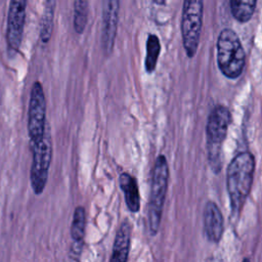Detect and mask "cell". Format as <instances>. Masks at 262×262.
Returning <instances> with one entry per match:
<instances>
[{
    "mask_svg": "<svg viewBox=\"0 0 262 262\" xmlns=\"http://www.w3.org/2000/svg\"><path fill=\"white\" fill-rule=\"evenodd\" d=\"M46 132V99L43 86L35 81L30 93L28 133L31 143L41 140Z\"/></svg>",
    "mask_w": 262,
    "mask_h": 262,
    "instance_id": "obj_7",
    "label": "cell"
},
{
    "mask_svg": "<svg viewBox=\"0 0 262 262\" xmlns=\"http://www.w3.org/2000/svg\"><path fill=\"white\" fill-rule=\"evenodd\" d=\"M32 166H31V185L36 194H41L44 191L48 179V171L52 158V147L50 134L46 130L44 137L32 143Z\"/></svg>",
    "mask_w": 262,
    "mask_h": 262,
    "instance_id": "obj_6",
    "label": "cell"
},
{
    "mask_svg": "<svg viewBox=\"0 0 262 262\" xmlns=\"http://www.w3.org/2000/svg\"><path fill=\"white\" fill-rule=\"evenodd\" d=\"M55 8H56V0L44 1L43 12L40 20V39L44 44L49 42L52 35Z\"/></svg>",
    "mask_w": 262,
    "mask_h": 262,
    "instance_id": "obj_13",
    "label": "cell"
},
{
    "mask_svg": "<svg viewBox=\"0 0 262 262\" xmlns=\"http://www.w3.org/2000/svg\"><path fill=\"white\" fill-rule=\"evenodd\" d=\"M120 0H102L101 44L104 54L112 53L119 23Z\"/></svg>",
    "mask_w": 262,
    "mask_h": 262,
    "instance_id": "obj_9",
    "label": "cell"
},
{
    "mask_svg": "<svg viewBox=\"0 0 262 262\" xmlns=\"http://www.w3.org/2000/svg\"><path fill=\"white\" fill-rule=\"evenodd\" d=\"M152 2L157 5H165L167 0H152Z\"/></svg>",
    "mask_w": 262,
    "mask_h": 262,
    "instance_id": "obj_18",
    "label": "cell"
},
{
    "mask_svg": "<svg viewBox=\"0 0 262 262\" xmlns=\"http://www.w3.org/2000/svg\"><path fill=\"white\" fill-rule=\"evenodd\" d=\"M27 4L28 0H10L9 2L6 41L9 49L13 51L18 50L23 41Z\"/></svg>",
    "mask_w": 262,
    "mask_h": 262,
    "instance_id": "obj_8",
    "label": "cell"
},
{
    "mask_svg": "<svg viewBox=\"0 0 262 262\" xmlns=\"http://www.w3.org/2000/svg\"><path fill=\"white\" fill-rule=\"evenodd\" d=\"M204 0H183L181 16L182 44L186 55L192 58L199 48L203 27Z\"/></svg>",
    "mask_w": 262,
    "mask_h": 262,
    "instance_id": "obj_5",
    "label": "cell"
},
{
    "mask_svg": "<svg viewBox=\"0 0 262 262\" xmlns=\"http://www.w3.org/2000/svg\"><path fill=\"white\" fill-rule=\"evenodd\" d=\"M86 226V212L82 206L76 207L71 225V236L74 242L83 243Z\"/></svg>",
    "mask_w": 262,
    "mask_h": 262,
    "instance_id": "obj_17",
    "label": "cell"
},
{
    "mask_svg": "<svg viewBox=\"0 0 262 262\" xmlns=\"http://www.w3.org/2000/svg\"><path fill=\"white\" fill-rule=\"evenodd\" d=\"M161 52V43L157 35L149 34L146 40V55L144 59L145 71L151 74L157 67L158 58Z\"/></svg>",
    "mask_w": 262,
    "mask_h": 262,
    "instance_id": "obj_15",
    "label": "cell"
},
{
    "mask_svg": "<svg viewBox=\"0 0 262 262\" xmlns=\"http://www.w3.org/2000/svg\"><path fill=\"white\" fill-rule=\"evenodd\" d=\"M119 185L128 210L132 213H137L140 209V195L136 179L128 172H122L119 175Z\"/></svg>",
    "mask_w": 262,
    "mask_h": 262,
    "instance_id": "obj_12",
    "label": "cell"
},
{
    "mask_svg": "<svg viewBox=\"0 0 262 262\" xmlns=\"http://www.w3.org/2000/svg\"><path fill=\"white\" fill-rule=\"evenodd\" d=\"M258 0H229V6L232 16L238 23H248L257 7Z\"/></svg>",
    "mask_w": 262,
    "mask_h": 262,
    "instance_id": "obj_14",
    "label": "cell"
},
{
    "mask_svg": "<svg viewBox=\"0 0 262 262\" xmlns=\"http://www.w3.org/2000/svg\"><path fill=\"white\" fill-rule=\"evenodd\" d=\"M204 231L209 242L217 244L222 238L224 232L223 215L216 203L207 202L204 209Z\"/></svg>",
    "mask_w": 262,
    "mask_h": 262,
    "instance_id": "obj_10",
    "label": "cell"
},
{
    "mask_svg": "<svg viewBox=\"0 0 262 262\" xmlns=\"http://www.w3.org/2000/svg\"><path fill=\"white\" fill-rule=\"evenodd\" d=\"M255 158L250 151L237 154L228 164L226 171V188L229 195L230 210L233 217H238L251 191Z\"/></svg>",
    "mask_w": 262,
    "mask_h": 262,
    "instance_id": "obj_1",
    "label": "cell"
},
{
    "mask_svg": "<svg viewBox=\"0 0 262 262\" xmlns=\"http://www.w3.org/2000/svg\"><path fill=\"white\" fill-rule=\"evenodd\" d=\"M231 120L229 110L222 104L215 105L208 117L206 126L208 162L215 174H219L222 169V145Z\"/></svg>",
    "mask_w": 262,
    "mask_h": 262,
    "instance_id": "obj_2",
    "label": "cell"
},
{
    "mask_svg": "<svg viewBox=\"0 0 262 262\" xmlns=\"http://www.w3.org/2000/svg\"><path fill=\"white\" fill-rule=\"evenodd\" d=\"M217 64L228 79H237L246 64V53L238 35L229 28L223 29L217 38Z\"/></svg>",
    "mask_w": 262,
    "mask_h": 262,
    "instance_id": "obj_3",
    "label": "cell"
},
{
    "mask_svg": "<svg viewBox=\"0 0 262 262\" xmlns=\"http://www.w3.org/2000/svg\"><path fill=\"white\" fill-rule=\"evenodd\" d=\"M169 183V167L167 159L164 155L158 156L156 159L152 174H151V187H150V196L148 202V226L151 235L158 233L164 204L166 200V194L168 190Z\"/></svg>",
    "mask_w": 262,
    "mask_h": 262,
    "instance_id": "obj_4",
    "label": "cell"
},
{
    "mask_svg": "<svg viewBox=\"0 0 262 262\" xmlns=\"http://www.w3.org/2000/svg\"><path fill=\"white\" fill-rule=\"evenodd\" d=\"M131 230L132 226L128 220H124L116 233L114 241L112 256L110 261L112 262H125L128 259L130 242H131Z\"/></svg>",
    "mask_w": 262,
    "mask_h": 262,
    "instance_id": "obj_11",
    "label": "cell"
},
{
    "mask_svg": "<svg viewBox=\"0 0 262 262\" xmlns=\"http://www.w3.org/2000/svg\"><path fill=\"white\" fill-rule=\"evenodd\" d=\"M89 12L88 0H74L73 26L77 34H82L86 28Z\"/></svg>",
    "mask_w": 262,
    "mask_h": 262,
    "instance_id": "obj_16",
    "label": "cell"
}]
</instances>
